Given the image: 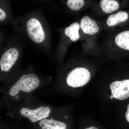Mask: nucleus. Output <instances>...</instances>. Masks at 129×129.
Returning <instances> with one entry per match:
<instances>
[{"instance_id":"nucleus-14","label":"nucleus","mask_w":129,"mask_h":129,"mask_svg":"<svg viewBox=\"0 0 129 129\" xmlns=\"http://www.w3.org/2000/svg\"><path fill=\"white\" fill-rule=\"evenodd\" d=\"M127 111L125 113V116L127 121L129 122V104L127 106Z\"/></svg>"},{"instance_id":"nucleus-11","label":"nucleus","mask_w":129,"mask_h":129,"mask_svg":"<svg viewBox=\"0 0 129 129\" xmlns=\"http://www.w3.org/2000/svg\"><path fill=\"white\" fill-rule=\"evenodd\" d=\"M100 6L104 13L108 14L118 10L120 5L116 0H101Z\"/></svg>"},{"instance_id":"nucleus-8","label":"nucleus","mask_w":129,"mask_h":129,"mask_svg":"<svg viewBox=\"0 0 129 129\" xmlns=\"http://www.w3.org/2000/svg\"><path fill=\"white\" fill-rule=\"evenodd\" d=\"M129 21V14L127 12L119 11L108 17L106 23L110 28H116L124 25Z\"/></svg>"},{"instance_id":"nucleus-1","label":"nucleus","mask_w":129,"mask_h":129,"mask_svg":"<svg viewBox=\"0 0 129 129\" xmlns=\"http://www.w3.org/2000/svg\"><path fill=\"white\" fill-rule=\"evenodd\" d=\"M40 80L35 74H26L22 75L9 88L5 95V99L13 98L20 91L28 92L37 89L40 85Z\"/></svg>"},{"instance_id":"nucleus-15","label":"nucleus","mask_w":129,"mask_h":129,"mask_svg":"<svg viewBox=\"0 0 129 129\" xmlns=\"http://www.w3.org/2000/svg\"><path fill=\"white\" fill-rule=\"evenodd\" d=\"M85 129H99L98 128H97L96 127H95V126H91L89 127V128H86Z\"/></svg>"},{"instance_id":"nucleus-16","label":"nucleus","mask_w":129,"mask_h":129,"mask_svg":"<svg viewBox=\"0 0 129 129\" xmlns=\"http://www.w3.org/2000/svg\"><path fill=\"white\" fill-rule=\"evenodd\" d=\"M113 96L112 95H111V96H110V98H111V99H113Z\"/></svg>"},{"instance_id":"nucleus-12","label":"nucleus","mask_w":129,"mask_h":129,"mask_svg":"<svg viewBox=\"0 0 129 129\" xmlns=\"http://www.w3.org/2000/svg\"><path fill=\"white\" fill-rule=\"evenodd\" d=\"M85 4L84 0H68L67 5L70 9L74 11H78Z\"/></svg>"},{"instance_id":"nucleus-2","label":"nucleus","mask_w":129,"mask_h":129,"mask_svg":"<svg viewBox=\"0 0 129 129\" xmlns=\"http://www.w3.org/2000/svg\"><path fill=\"white\" fill-rule=\"evenodd\" d=\"M91 78L89 70L83 67H77L72 70L67 76L68 85L73 88L82 87L89 81Z\"/></svg>"},{"instance_id":"nucleus-4","label":"nucleus","mask_w":129,"mask_h":129,"mask_svg":"<svg viewBox=\"0 0 129 129\" xmlns=\"http://www.w3.org/2000/svg\"><path fill=\"white\" fill-rule=\"evenodd\" d=\"M26 28L29 36L34 42L40 44L45 40V33L41 23L37 19H29L26 23Z\"/></svg>"},{"instance_id":"nucleus-13","label":"nucleus","mask_w":129,"mask_h":129,"mask_svg":"<svg viewBox=\"0 0 129 129\" xmlns=\"http://www.w3.org/2000/svg\"><path fill=\"white\" fill-rule=\"evenodd\" d=\"M7 14L4 9L0 7V21H2L6 19Z\"/></svg>"},{"instance_id":"nucleus-7","label":"nucleus","mask_w":129,"mask_h":129,"mask_svg":"<svg viewBox=\"0 0 129 129\" xmlns=\"http://www.w3.org/2000/svg\"><path fill=\"white\" fill-rule=\"evenodd\" d=\"M80 24V30L87 36H94L98 34L100 30L97 22L89 16L83 17L81 19Z\"/></svg>"},{"instance_id":"nucleus-3","label":"nucleus","mask_w":129,"mask_h":129,"mask_svg":"<svg viewBox=\"0 0 129 129\" xmlns=\"http://www.w3.org/2000/svg\"><path fill=\"white\" fill-rule=\"evenodd\" d=\"M110 50L115 53H129V29L113 36L110 41Z\"/></svg>"},{"instance_id":"nucleus-6","label":"nucleus","mask_w":129,"mask_h":129,"mask_svg":"<svg viewBox=\"0 0 129 129\" xmlns=\"http://www.w3.org/2000/svg\"><path fill=\"white\" fill-rule=\"evenodd\" d=\"M109 88L115 99L122 101L129 98V79L114 81Z\"/></svg>"},{"instance_id":"nucleus-5","label":"nucleus","mask_w":129,"mask_h":129,"mask_svg":"<svg viewBox=\"0 0 129 129\" xmlns=\"http://www.w3.org/2000/svg\"><path fill=\"white\" fill-rule=\"evenodd\" d=\"M51 109L49 107L42 106L34 109L24 108L21 109L20 113L22 116L35 123L48 118Z\"/></svg>"},{"instance_id":"nucleus-10","label":"nucleus","mask_w":129,"mask_h":129,"mask_svg":"<svg viewBox=\"0 0 129 129\" xmlns=\"http://www.w3.org/2000/svg\"><path fill=\"white\" fill-rule=\"evenodd\" d=\"M39 125L42 129H67V126L63 122L44 119L40 121Z\"/></svg>"},{"instance_id":"nucleus-9","label":"nucleus","mask_w":129,"mask_h":129,"mask_svg":"<svg viewBox=\"0 0 129 129\" xmlns=\"http://www.w3.org/2000/svg\"><path fill=\"white\" fill-rule=\"evenodd\" d=\"M80 24L78 22H74L64 29V34L70 41L75 42L80 39Z\"/></svg>"}]
</instances>
